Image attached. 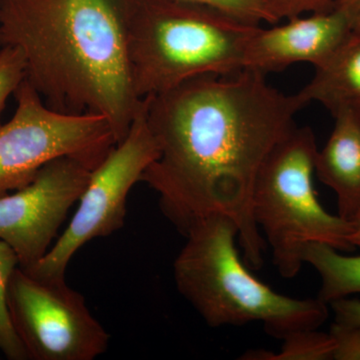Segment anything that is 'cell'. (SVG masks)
Returning <instances> with one entry per match:
<instances>
[{
	"label": "cell",
	"mask_w": 360,
	"mask_h": 360,
	"mask_svg": "<svg viewBox=\"0 0 360 360\" xmlns=\"http://www.w3.org/2000/svg\"><path fill=\"white\" fill-rule=\"evenodd\" d=\"M139 0H0V47L25 61V79L65 115L108 118L116 142L142 99L130 73V25Z\"/></svg>",
	"instance_id": "7a4b0ae2"
},
{
	"label": "cell",
	"mask_w": 360,
	"mask_h": 360,
	"mask_svg": "<svg viewBox=\"0 0 360 360\" xmlns=\"http://www.w3.org/2000/svg\"><path fill=\"white\" fill-rule=\"evenodd\" d=\"M354 222V231L350 238V243L354 246L355 248H360V217L355 220Z\"/></svg>",
	"instance_id": "7402d4cb"
},
{
	"label": "cell",
	"mask_w": 360,
	"mask_h": 360,
	"mask_svg": "<svg viewBox=\"0 0 360 360\" xmlns=\"http://www.w3.org/2000/svg\"><path fill=\"white\" fill-rule=\"evenodd\" d=\"M7 304L30 359L92 360L108 349L110 335L65 281H44L18 267Z\"/></svg>",
	"instance_id": "ba28073f"
},
{
	"label": "cell",
	"mask_w": 360,
	"mask_h": 360,
	"mask_svg": "<svg viewBox=\"0 0 360 360\" xmlns=\"http://www.w3.org/2000/svg\"><path fill=\"white\" fill-rule=\"evenodd\" d=\"M330 335L335 340L336 360H360V326H340L333 323Z\"/></svg>",
	"instance_id": "ac0fdd59"
},
{
	"label": "cell",
	"mask_w": 360,
	"mask_h": 360,
	"mask_svg": "<svg viewBox=\"0 0 360 360\" xmlns=\"http://www.w3.org/2000/svg\"><path fill=\"white\" fill-rule=\"evenodd\" d=\"M329 307L335 314V323L340 326H360V300L341 298L331 302Z\"/></svg>",
	"instance_id": "ffe728a7"
},
{
	"label": "cell",
	"mask_w": 360,
	"mask_h": 360,
	"mask_svg": "<svg viewBox=\"0 0 360 360\" xmlns=\"http://www.w3.org/2000/svg\"><path fill=\"white\" fill-rule=\"evenodd\" d=\"M352 33L347 18L335 8L296 16L270 28L258 26L246 45L243 70L265 75L300 63L317 68Z\"/></svg>",
	"instance_id": "30bf717a"
},
{
	"label": "cell",
	"mask_w": 360,
	"mask_h": 360,
	"mask_svg": "<svg viewBox=\"0 0 360 360\" xmlns=\"http://www.w3.org/2000/svg\"><path fill=\"white\" fill-rule=\"evenodd\" d=\"M317 150L311 129L293 127L265 160L253 187V219L284 278L300 274L309 243H326L340 251L355 250L350 243L354 222L326 212L317 198L314 184Z\"/></svg>",
	"instance_id": "5b68a950"
},
{
	"label": "cell",
	"mask_w": 360,
	"mask_h": 360,
	"mask_svg": "<svg viewBox=\"0 0 360 360\" xmlns=\"http://www.w3.org/2000/svg\"><path fill=\"white\" fill-rule=\"evenodd\" d=\"M175 258L174 276L180 295L212 328L259 322L269 335L284 340L291 333L319 329L329 305L319 298L296 300L281 295L250 274L239 257L236 222L214 213L195 222Z\"/></svg>",
	"instance_id": "3957f363"
},
{
	"label": "cell",
	"mask_w": 360,
	"mask_h": 360,
	"mask_svg": "<svg viewBox=\"0 0 360 360\" xmlns=\"http://www.w3.org/2000/svg\"><path fill=\"white\" fill-rule=\"evenodd\" d=\"M258 26L186 0H139L129 39L135 94L143 99L191 78L239 72Z\"/></svg>",
	"instance_id": "277c9868"
},
{
	"label": "cell",
	"mask_w": 360,
	"mask_h": 360,
	"mask_svg": "<svg viewBox=\"0 0 360 360\" xmlns=\"http://www.w3.org/2000/svg\"><path fill=\"white\" fill-rule=\"evenodd\" d=\"M333 8L345 15L352 33H360V0H335Z\"/></svg>",
	"instance_id": "44dd1931"
},
{
	"label": "cell",
	"mask_w": 360,
	"mask_h": 360,
	"mask_svg": "<svg viewBox=\"0 0 360 360\" xmlns=\"http://www.w3.org/2000/svg\"><path fill=\"white\" fill-rule=\"evenodd\" d=\"M283 18H296L305 13L330 11L335 0H269Z\"/></svg>",
	"instance_id": "d6986e66"
},
{
	"label": "cell",
	"mask_w": 360,
	"mask_h": 360,
	"mask_svg": "<svg viewBox=\"0 0 360 360\" xmlns=\"http://www.w3.org/2000/svg\"><path fill=\"white\" fill-rule=\"evenodd\" d=\"M309 84L297 94L303 105L322 104L331 115L360 113V33H352L322 65Z\"/></svg>",
	"instance_id": "7c38bea8"
},
{
	"label": "cell",
	"mask_w": 360,
	"mask_h": 360,
	"mask_svg": "<svg viewBox=\"0 0 360 360\" xmlns=\"http://www.w3.org/2000/svg\"><path fill=\"white\" fill-rule=\"evenodd\" d=\"M303 262L314 267L321 279L317 298L329 305L360 293V255L349 257L333 246L311 243L305 248Z\"/></svg>",
	"instance_id": "4fadbf2b"
},
{
	"label": "cell",
	"mask_w": 360,
	"mask_h": 360,
	"mask_svg": "<svg viewBox=\"0 0 360 360\" xmlns=\"http://www.w3.org/2000/svg\"><path fill=\"white\" fill-rule=\"evenodd\" d=\"M13 96L15 112L0 127V198L27 186L51 160L73 156L98 167L117 144L108 118L53 110L25 78Z\"/></svg>",
	"instance_id": "8992f818"
},
{
	"label": "cell",
	"mask_w": 360,
	"mask_h": 360,
	"mask_svg": "<svg viewBox=\"0 0 360 360\" xmlns=\"http://www.w3.org/2000/svg\"><path fill=\"white\" fill-rule=\"evenodd\" d=\"M264 75H202L144 98L160 156L141 181L158 194L163 214L184 236L208 215L231 217L252 269L262 267L265 250L251 212L255 180L304 106Z\"/></svg>",
	"instance_id": "6da1fadb"
},
{
	"label": "cell",
	"mask_w": 360,
	"mask_h": 360,
	"mask_svg": "<svg viewBox=\"0 0 360 360\" xmlns=\"http://www.w3.org/2000/svg\"><path fill=\"white\" fill-rule=\"evenodd\" d=\"M210 7L236 20L253 25H276L283 18L269 0H186Z\"/></svg>",
	"instance_id": "2e32d148"
},
{
	"label": "cell",
	"mask_w": 360,
	"mask_h": 360,
	"mask_svg": "<svg viewBox=\"0 0 360 360\" xmlns=\"http://www.w3.org/2000/svg\"><path fill=\"white\" fill-rule=\"evenodd\" d=\"M25 78V61L22 53L14 47L0 51V120L7 99L14 94ZM1 127V122H0Z\"/></svg>",
	"instance_id": "e0dca14e"
},
{
	"label": "cell",
	"mask_w": 360,
	"mask_h": 360,
	"mask_svg": "<svg viewBox=\"0 0 360 360\" xmlns=\"http://www.w3.org/2000/svg\"><path fill=\"white\" fill-rule=\"evenodd\" d=\"M96 167L63 156L45 165L27 186L0 198V240L15 251L20 269H30L49 252Z\"/></svg>",
	"instance_id": "9c48e42d"
},
{
	"label": "cell",
	"mask_w": 360,
	"mask_h": 360,
	"mask_svg": "<svg viewBox=\"0 0 360 360\" xmlns=\"http://www.w3.org/2000/svg\"><path fill=\"white\" fill-rule=\"evenodd\" d=\"M18 267H20V259L15 251L0 240V352L8 359L25 360L30 359L14 329L7 304L9 281Z\"/></svg>",
	"instance_id": "5bb4252c"
},
{
	"label": "cell",
	"mask_w": 360,
	"mask_h": 360,
	"mask_svg": "<svg viewBox=\"0 0 360 360\" xmlns=\"http://www.w3.org/2000/svg\"><path fill=\"white\" fill-rule=\"evenodd\" d=\"M278 354L267 352L266 360H330L335 359V340L330 333L307 329L284 338Z\"/></svg>",
	"instance_id": "9a60e30c"
},
{
	"label": "cell",
	"mask_w": 360,
	"mask_h": 360,
	"mask_svg": "<svg viewBox=\"0 0 360 360\" xmlns=\"http://www.w3.org/2000/svg\"><path fill=\"white\" fill-rule=\"evenodd\" d=\"M158 156L160 149L148 127L143 98L124 139L92 172L63 236L37 264L23 270L44 281H65L66 267L79 248L122 229L130 189Z\"/></svg>",
	"instance_id": "52a82bcc"
},
{
	"label": "cell",
	"mask_w": 360,
	"mask_h": 360,
	"mask_svg": "<svg viewBox=\"0 0 360 360\" xmlns=\"http://www.w3.org/2000/svg\"><path fill=\"white\" fill-rule=\"evenodd\" d=\"M335 127L317 150L315 174L338 198V215L348 221L360 217V113H336Z\"/></svg>",
	"instance_id": "8fae6325"
}]
</instances>
